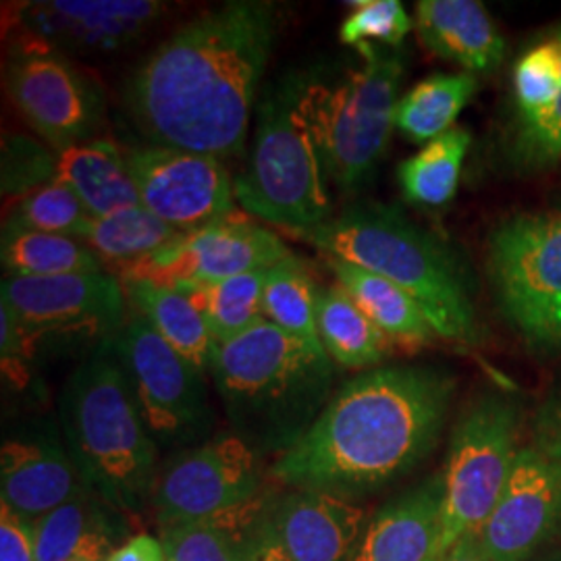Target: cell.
I'll return each mask as SVG.
<instances>
[{"label": "cell", "mask_w": 561, "mask_h": 561, "mask_svg": "<svg viewBox=\"0 0 561 561\" xmlns=\"http://www.w3.org/2000/svg\"><path fill=\"white\" fill-rule=\"evenodd\" d=\"M266 271H252L213 283L181 285L178 289L196 306L213 341L225 343L264 319L262 296Z\"/></svg>", "instance_id": "obj_31"}, {"label": "cell", "mask_w": 561, "mask_h": 561, "mask_svg": "<svg viewBox=\"0 0 561 561\" xmlns=\"http://www.w3.org/2000/svg\"><path fill=\"white\" fill-rule=\"evenodd\" d=\"M0 259L11 277H60L102 273L101 259L78 238L2 227Z\"/></svg>", "instance_id": "obj_30"}, {"label": "cell", "mask_w": 561, "mask_h": 561, "mask_svg": "<svg viewBox=\"0 0 561 561\" xmlns=\"http://www.w3.org/2000/svg\"><path fill=\"white\" fill-rule=\"evenodd\" d=\"M561 520V461L520 449L502 497L479 533L493 561H526Z\"/></svg>", "instance_id": "obj_17"}, {"label": "cell", "mask_w": 561, "mask_h": 561, "mask_svg": "<svg viewBox=\"0 0 561 561\" xmlns=\"http://www.w3.org/2000/svg\"><path fill=\"white\" fill-rule=\"evenodd\" d=\"M306 81L308 76H287L264 92L248 162L236 178L241 208L291 236L333 217L331 181L301 104Z\"/></svg>", "instance_id": "obj_6"}, {"label": "cell", "mask_w": 561, "mask_h": 561, "mask_svg": "<svg viewBox=\"0 0 561 561\" xmlns=\"http://www.w3.org/2000/svg\"><path fill=\"white\" fill-rule=\"evenodd\" d=\"M271 497L262 493L259 500L217 520L164 528L161 542L167 561H250L252 535Z\"/></svg>", "instance_id": "obj_27"}, {"label": "cell", "mask_w": 561, "mask_h": 561, "mask_svg": "<svg viewBox=\"0 0 561 561\" xmlns=\"http://www.w3.org/2000/svg\"><path fill=\"white\" fill-rule=\"evenodd\" d=\"M277 30L273 2L233 0L162 41L121 85L141 144L219 161L240 154Z\"/></svg>", "instance_id": "obj_1"}, {"label": "cell", "mask_w": 561, "mask_h": 561, "mask_svg": "<svg viewBox=\"0 0 561 561\" xmlns=\"http://www.w3.org/2000/svg\"><path fill=\"white\" fill-rule=\"evenodd\" d=\"M262 493L261 454L229 431L164 461L150 505L164 530L217 520L259 500Z\"/></svg>", "instance_id": "obj_13"}, {"label": "cell", "mask_w": 561, "mask_h": 561, "mask_svg": "<svg viewBox=\"0 0 561 561\" xmlns=\"http://www.w3.org/2000/svg\"><path fill=\"white\" fill-rule=\"evenodd\" d=\"M208 373L231 433L262 458L289 451L333 398L335 364L324 350L264 319L236 340L215 343Z\"/></svg>", "instance_id": "obj_3"}, {"label": "cell", "mask_w": 561, "mask_h": 561, "mask_svg": "<svg viewBox=\"0 0 561 561\" xmlns=\"http://www.w3.org/2000/svg\"><path fill=\"white\" fill-rule=\"evenodd\" d=\"M59 422L62 443L94 495L125 516L152 503L159 447L111 343L90 352L62 385Z\"/></svg>", "instance_id": "obj_5"}, {"label": "cell", "mask_w": 561, "mask_h": 561, "mask_svg": "<svg viewBox=\"0 0 561 561\" xmlns=\"http://www.w3.org/2000/svg\"><path fill=\"white\" fill-rule=\"evenodd\" d=\"M414 27L422 46L458 62L466 73H486L502 65L505 42L479 0H421Z\"/></svg>", "instance_id": "obj_21"}, {"label": "cell", "mask_w": 561, "mask_h": 561, "mask_svg": "<svg viewBox=\"0 0 561 561\" xmlns=\"http://www.w3.org/2000/svg\"><path fill=\"white\" fill-rule=\"evenodd\" d=\"M57 180V152L25 136L2 141V194L18 201Z\"/></svg>", "instance_id": "obj_37"}, {"label": "cell", "mask_w": 561, "mask_h": 561, "mask_svg": "<svg viewBox=\"0 0 561 561\" xmlns=\"http://www.w3.org/2000/svg\"><path fill=\"white\" fill-rule=\"evenodd\" d=\"M350 7L354 11L341 23L340 38L364 60L398 48L414 27L400 0H358Z\"/></svg>", "instance_id": "obj_35"}, {"label": "cell", "mask_w": 561, "mask_h": 561, "mask_svg": "<svg viewBox=\"0 0 561 561\" xmlns=\"http://www.w3.org/2000/svg\"><path fill=\"white\" fill-rule=\"evenodd\" d=\"M4 80L21 117L55 152L96 140L106 99L99 81L71 57L21 36L7 60Z\"/></svg>", "instance_id": "obj_11"}, {"label": "cell", "mask_w": 561, "mask_h": 561, "mask_svg": "<svg viewBox=\"0 0 561 561\" xmlns=\"http://www.w3.org/2000/svg\"><path fill=\"white\" fill-rule=\"evenodd\" d=\"M319 287L298 256H289L266 271L262 314L289 337L322 347L317 331Z\"/></svg>", "instance_id": "obj_33"}, {"label": "cell", "mask_w": 561, "mask_h": 561, "mask_svg": "<svg viewBox=\"0 0 561 561\" xmlns=\"http://www.w3.org/2000/svg\"><path fill=\"white\" fill-rule=\"evenodd\" d=\"M38 561H108L127 541L119 510L83 491L34 524Z\"/></svg>", "instance_id": "obj_22"}, {"label": "cell", "mask_w": 561, "mask_h": 561, "mask_svg": "<svg viewBox=\"0 0 561 561\" xmlns=\"http://www.w3.org/2000/svg\"><path fill=\"white\" fill-rule=\"evenodd\" d=\"M439 561H442V560H439Z\"/></svg>", "instance_id": "obj_45"}, {"label": "cell", "mask_w": 561, "mask_h": 561, "mask_svg": "<svg viewBox=\"0 0 561 561\" xmlns=\"http://www.w3.org/2000/svg\"><path fill=\"white\" fill-rule=\"evenodd\" d=\"M294 238L398 285L419 304L437 337L461 345L481 343V324L460 261L400 208L358 202Z\"/></svg>", "instance_id": "obj_4"}, {"label": "cell", "mask_w": 561, "mask_h": 561, "mask_svg": "<svg viewBox=\"0 0 561 561\" xmlns=\"http://www.w3.org/2000/svg\"><path fill=\"white\" fill-rule=\"evenodd\" d=\"M266 522L291 561H350L368 514L358 502L289 489L271 500Z\"/></svg>", "instance_id": "obj_18"}, {"label": "cell", "mask_w": 561, "mask_h": 561, "mask_svg": "<svg viewBox=\"0 0 561 561\" xmlns=\"http://www.w3.org/2000/svg\"><path fill=\"white\" fill-rule=\"evenodd\" d=\"M181 236L144 206H131L99 219L92 217L81 233V241L115 275L121 268L152 256Z\"/></svg>", "instance_id": "obj_28"}, {"label": "cell", "mask_w": 561, "mask_h": 561, "mask_svg": "<svg viewBox=\"0 0 561 561\" xmlns=\"http://www.w3.org/2000/svg\"><path fill=\"white\" fill-rule=\"evenodd\" d=\"M2 314V373L11 385H25L27 381V362L34 358L38 347L27 340V335L21 331L20 322L11 314L7 306L0 310Z\"/></svg>", "instance_id": "obj_39"}, {"label": "cell", "mask_w": 561, "mask_h": 561, "mask_svg": "<svg viewBox=\"0 0 561 561\" xmlns=\"http://www.w3.org/2000/svg\"><path fill=\"white\" fill-rule=\"evenodd\" d=\"M486 273L522 340L541 352L561 350V213L500 222L489 236Z\"/></svg>", "instance_id": "obj_9"}, {"label": "cell", "mask_w": 561, "mask_h": 561, "mask_svg": "<svg viewBox=\"0 0 561 561\" xmlns=\"http://www.w3.org/2000/svg\"><path fill=\"white\" fill-rule=\"evenodd\" d=\"M535 442L547 458L561 461V387L542 401L537 412Z\"/></svg>", "instance_id": "obj_41"}, {"label": "cell", "mask_w": 561, "mask_h": 561, "mask_svg": "<svg viewBox=\"0 0 561 561\" xmlns=\"http://www.w3.org/2000/svg\"><path fill=\"white\" fill-rule=\"evenodd\" d=\"M520 405L489 391L470 401L451 433L443 468V524L439 553L479 535L502 497L520 449Z\"/></svg>", "instance_id": "obj_8"}, {"label": "cell", "mask_w": 561, "mask_h": 561, "mask_svg": "<svg viewBox=\"0 0 561 561\" xmlns=\"http://www.w3.org/2000/svg\"><path fill=\"white\" fill-rule=\"evenodd\" d=\"M125 159L141 206L183 236L238 217L236 180L219 159L148 144Z\"/></svg>", "instance_id": "obj_14"}, {"label": "cell", "mask_w": 561, "mask_h": 561, "mask_svg": "<svg viewBox=\"0 0 561 561\" xmlns=\"http://www.w3.org/2000/svg\"><path fill=\"white\" fill-rule=\"evenodd\" d=\"M324 261L335 280L393 345L416 352L437 340L435 329L422 314L419 304L398 285L352 262L329 256Z\"/></svg>", "instance_id": "obj_24"}, {"label": "cell", "mask_w": 561, "mask_h": 561, "mask_svg": "<svg viewBox=\"0 0 561 561\" xmlns=\"http://www.w3.org/2000/svg\"><path fill=\"white\" fill-rule=\"evenodd\" d=\"M443 479L410 489L366 522L350 561H439Z\"/></svg>", "instance_id": "obj_20"}, {"label": "cell", "mask_w": 561, "mask_h": 561, "mask_svg": "<svg viewBox=\"0 0 561 561\" xmlns=\"http://www.w3.org/2000/svg\"><path fill=\"white\" fill-rule=\"evenodd\" d=\"M0 561H38L34 522L0 503Z\"/></svg>", "instance_id": "obj_40"}, {"label": "cell", "mask_w": 561, "mask_h": 561, "mask_svg": "<svg viewBox=\"0 0 561 561\" xmlns=\"http://www.w3.org/2000/svg\"><path fill=\"white\" fill-rule=\"evenodd\" d=\"M516 127L542 117L561 94L560 34L535 42L520 55L512 76Z\"/></svg>", "instance_id": "obj_34"}, {"label": "cell", "mask_w": 561, "mask_h": 561, "mask_svg": "<svg viewBox=\"0 0 561 561\" xmlns=\"http://www.w3.org/2000/svg\"><path fill=\"white\" fill-rule=\"evenodd\" d=\"M470 131L454 127L447 134L424 144L421 152L398 167L403 198L416 206L442 208L458 192L461 164L468 154Z\"/></svg>", "instance_id": "obj_32"}, {"label": "cell", "mask_w": 561, "mask_h": 561, "mask_svg": "<svg viewBox=\"0 0 561 561\" xmlns=\"http://www.w3.org/2000/svg\"><path fill=\"white\" fill-rule=\"evenodd\" d=\"M111 347L159 451L173 456L215 437L206 373L178 354L144 317L131 310Z\"/></svg>", "instance_id": "obj_10"}, {"label": "cell", "mask_w": 561, "mask_h": 561, "mask_svg": "<svg viewBox=\"0 0 561 561\" xmlns=\"http://www.w3.org/2000/svg\"><path fill=\"white\" fill-rule=\"evenodd\" d=\"M23 36L67 57H104L129 50L167 15L157 0H42L11 7Z\"/></svg>", "instance_id": "obj_16"}, {"label": "cell", "mask_w": 561, "mask_h": 561, "mask_svg": "<svg viewBox=\"0 0 561 561\" xmlns=\"http://www.w3.org/2000/svg\"><path fill=\"white\" fill-rule=\"evenodd\" d=\"M2 306L36 347L42 343H113L127 321V298L108 271L60 277H11L0 285Z\"/></svg>", "instance_id": "obj_12"}, {"label": "cell", "mask_w": 561, "mask_h": 561, "mask_svg": "<svg viewBox=\"0 0 561 561\" xmlns=\"http://www.w3.org/2000/svg\"><path fill=\"white\" fill-rule=\"evenodd\" d=\"M291 250L271 229L233 217L194 233H185L152 256L121 268L123 280H152L159 285H194L266 271L289 259Z\"/></svg>", "instance_id": "obj_15"}, {"label": "cell", "mask_w": 561, "mask_h": 561, "mask_svg": "<svg viewBox=\"0 0 561 561\" xmlns=\"http://www.w3.org/2000/svg\"><path fill=\"white\" fill-rule=\"evenodd\" d=\"M57 180L71 187L90 217L141 206L125 150L108 138L76 144L57 152Z\"/></svg>", "instance_id": "obj_23"}, {"label": "cell", "mask_w": 561, "mask_h": 561, "mask_svg": "<svg viewBox=\"0 0 561 561\" xmlns=\"http://www.w3.org/2000/svg\"><path fill=\"white\" fill-rule=\"evenodd\" d=\"M271 505V503H268ZM250 561H291L279 541L275 539L268 522H266V512L262 516V520L259 522L254 535H252V547H250Z\"/></svg>", "instance_id": "obj_43"}, {"label": "cell", "mask_w": 561, "mask_h": 561, "mask_svg": "<svg viewBox=\"0 0 561 561\" xmlns=\"http://www.w3.org/2000/svg\"><path fill=\"white\" fill-rule=\"evenodd\" d=\"M121 285L131 310L144 317L185 360L208 373L215 341L190 298L178 287L152 280H123Z\"/></svg>", "instance_id": "obj_26"}, {"label": "cell", "mask_w": 561, "mask_h": 561, "mask_svg": "<svg viewBox=\"0 0 561 561\" xmlns=\"http://www.w3.org/2000/svg\"><path fill=\"white\" fill-rule=\"evenodd\" d=\"M317 331L324 354L347 370H373L396 347L337 280L319 287Z\"/></svg>", "instance_id": "obj_25"}, {"label": "cell", "mask_w": 561, "mask_h": 561, "mask_svg": "<svg viewBox=\"0 0 561 561\" xmlns=\"http://www.w3.org/2000/svg\"><path fill=\"white\" fill-rule=\"evenodd\" d=\"M108 561H167V553L161 539L141 533L123 542Z\"/></svg>", "instance_id": "obj_42"}, {"label": "cell", "mask_w": 561, "mask_h": 561, "mask_svg": "<svg viewBox=\"0 0 561 561\" xmlns=\"http://www.w3.org/2000/svg\"><path fill=\"white\" fill-rule=\"evenodd\" d=\"M403 65L381 53L340 80L308 76L304 111L321 148L329 181L345 194L370 181L396 127Z\"/></svg>", "instance_id": "obj_7"}, {"label": "cell", "mask_w": 561, "mask_h": 561, "mask_svg": "<svg viewBox=\"0 0 561 561\" xmlns=\"http://www.w3.org/2000/svg\"><path fill=\"white\" fill-rule=\"evenodd\" d=\"M442 561H493L484 551L479 535H468L456 542Z\"/></svg>", "instance_id": "obj_44"}, {"label": "cell", "mask_w": 561, "mask_h": 561, "mask_svg": "<svg viewBox=\"0 0 561 561\" xmlns=\"http://www.w3.org/2000/svg\"><path fill=\"white\" fill-rule=\"evenodd\" d=\"M479 90L472 73H435L410 88L396 106V127L412 144H428L454 129Z\"/></svg>", "instance_id": "obj_29"}, {"label": "cell", "mask_w": 561, "mask_h": 561, "mask_svg": "<svg viewBox=\"0 0 561 561\" xmlns=\"http://www.w3.org/2000/svg\"><path fill=\"white\" fill-rule=\"evenodd\" d=\"M561 38V27L558 30ZM514 157L524 167H549L561 159V94L556 104L537 121L516 127Z\"/></svg>", "instance_id": "obj_38"}, {"label": "cell", "mask_w": 561, "mask_h": 561, "mask_svg": "<svg viewBox=\"0 0 561 561\" xmlns=\"http://www.w3.org/2000/svg\"><path fill=\"white\" fill-rule=\"evenodd\" d=\"M90 213L69 185L55 180L13 204L4 225L81 240Z\"/></svg>", "instance_id": "obj_36"}, {"label": "cell", "mask_w": 561, "mask_h": 561, "mask_svg": "<svg viewBox=\"0 0 561 561\" xmlns=\"http://www.w3.org/2000/svg\"><path fill=\"white\" fill-rule=\"evenodd\" d=\"M90 491L65 443L46 433L11 437L0 449V503L25 520H42Z\"/></svg>", "instance_id": "obj_19"}, {"label": "cell", "mask_w": 561, "mask_h": 561, "mask_svg": "<svg viewBox=\"0 0 561 561\" xmlns=\"http://www.w3.org/2000/svg\"><path fill=\"white\" fill-rule=\"evenodd\" d=\"M456 393L435 366L373 368L343 382L310 431L277 458L271 477L287 489L358 502L400 481L442 437Z\"/></svg>", "instance_id": "obj_2"}]
</instances>
